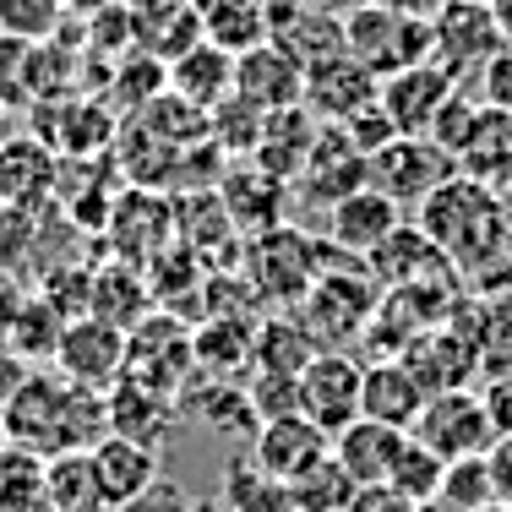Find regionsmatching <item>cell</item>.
<instances>
[{
  "instance_id": "obj_24",
  "label": "cell",
  "mask_w": 512,
  "mask_h": 512,
  "mask_svg": "<svg viewBox=\"0 0 512 512\" xmlns=\"http://www.w3.org/2000/svg\"><path fill=\"white\" fill-rule=\"evenodd\" d=\"M55 175H60V164H55L50 142L11 137L6 148H0V202L6 207H22V213L44 207L55 191Z\"/></svg>"
},
{
  "instance_id": "obj_37",
  "label": "cell",
  "mask_w": 512,
  "mask_h": 512,
  "mask_svg": "<svg viewBox=\"0 0 512 512\" xmlns=\"http://www.w3.org/2000/svg\"><path fill=\"white\" fill-rule=\"evenodd\" d=\"M485 502H496L491 469H485V453H480V458H453V463H447L442 491H436L431 507H442V512H474V507H485Z\"/></svg>"
},
{
  "instance_id": "obj_6",
  "label": "cell",
  "mask_w": 512,
  "mask_h": 512,
  "mask_svg": "<svg viewBox=\"0 0 512 512\" xmlns=\"http://www.w3.org/2000/svg\"><path fill=\"white\" fill-rule=\"evenodd\" d=\"M502 28H496L485 0H442V11L431 17V60L447 66L458 82H474L480 66L502 50Z\"/></svg>"
},
{
  "instance_id": "obj_14",
  "label": "cell",
  "mask_w": 512,
  "mask_h": 512,
  "mask_svg": "<svg viewBox=\"0 0 512 512\" xmlns=\"http://www.w3.org/2000/svg\"><path fill=\"white\" fill-rule=\"evenodd\" d=\"M398 224H404V207L376 186H355L349 197L327 207V240H333V251L349 256H371Z\"/></svg>"
},
{
  "instance_id": "obj_52",
  "label": "cell",
  "mask_w": 512,
  "mask_h": 512,
  "mask_svg": "<svg viewBox=\"0 0 512 512\" xmlns=\"http://www.w3.org/2000/svg\"><path fill=\"white\" fill-rule=\"evenodd\" d=\"M474 512H512V507H502V502H485V507H474Z\"/></svg>"
},
{
  "instance_id": "obj_28",
  "label": "cell",
  "mask_w": 512,
  "mask_h": 512,
  "mask_svg": "<svg viewBox=\"0 0 512 512\" xmlns=\"http://www.w3.org/2000/svg\"><path fill=\"white\" fill-rule=\"evenodd\" d=\"M191 349H197V371L235 376L256 355V316H207L191 327Z\"/></svg>"
},
{
  "instance_id": "obj_36",
  "label": "cell",
  "mask_w": 512,
  "mask_h": 512,
  "mask_svg": "<svg viewBox=\"0 0 512 512\" xmlns=\"http://www.w3.org/2000/svg\"><path fill=\"white\" fill-rule=\"evenodd\" d=\"M44 491H50L55 512H77V507L99 502L88 453H50V458H44Z\"/></svg>"
},
{
  "instance_id": "obj_51",
  "label": "cell",
  "mask_w": 512,
  "mask_h": 512,
  "mask_svg": "<svg viewBox=\"0 0 512 512\" xmlns=\"http://www.w3.org/2000/svg\"><path fill=\"white\" fill-rule=\"evenodd\" d=\"M11 137H17V120H11V104L0 99V148H6Z\"/></svg>"
},
{
  "instance_id": "obj_12",
  "label": "cell",
  "mask_w": 512,
  "mask_h": 512,
  "mask_svg": "<svg viewBox=\"0 0 512 512\" xmlns=\"http://www.w3.org/2000/svg\"><path fill=\"white\" fill-rule=\"evenodd\" d=\"M376 71H365L349 50L316 60L306 66V93H300V104L311 109L322 126H344V120H355L365 104H376Z\"/></svg>"
},
{
  "instance_id": "obj_25",
  "label": "cell",
  "mask_w": 512,
  "mask_h": 512,
  "mask_svg": "<svg viewBox=\"0 0 512 512\" xmlns=\"http://www.w3.org/2000/svg\"><path fill=\"white\" fill-rule=\"evenodd\" d=\"M169 93L191 99L197 109H218L229 93H235V55L202 33L186 55L169 60Z\"/></svg>"
},
{
  "instance_id": "obj_48",
  "label": "cell",
  "mask_w": 512,
  "mask_h": 512,
  "mask_svg": "<svg viewBox=\"0 0 512 512\" xmlns=\"http://www.w3.org/2000/svg\"><path fill=\"white\" fill-rule=\"evenodd\" d=\"M382 6L404 11V17H420V22H431L436 11H442V0H382Z\"/></svg>"
},
{
  "instance_id": "obj_45",
  "label": "cell",
  "mask_w": 512,
  "mask_h": 512,
  "mask_svg": "<svg viewBox=\"0 0 512 512\" xmlns=\"http://www.w3.org/2000/svg\"><path fill=\"white\" fill-rule=\"evenodd\" d=\"M22 300H28V284H22L11 267H0V344L11 338V322H17Z\"/></svg>"
},
{
  "instance_id": "obj_43",
  "label": "cell",
  "mask_w": 512,
  "mask_h": 512,
  "mask_svg": "<svg viewBox=\"0 0 512 512\" xmlns=\"http://www.w3.org/2000/svg\"><path fill=\"white\" fill-rule=\"evenodd\" d=\"M344 512H420L414 502H404V496L393 491V485H360L355 496H349Z\"/></svg>"
},
{
  "instance_id": "obj_49",
  "label": "cell",
  "mask_w": 512,
  "mask_h": 512,
  "mask_svg": "<svg viewBox=\"0 0 512 512\" xmlns=\"http://www.w3.org/2000/svg\"><path fill=\"white\" fill-rule=\"evenodd\" d=\"M491 17H496V28H502V39L512 44V0H491Z\"/></svg>"
},
{
  "instance_id": "obj_53",
  "label": "cell",
  "mask_w": 512,
  "mask_h": 512,
  "mask_svg": "<svg viewBox=\"0 0 512 512\" xmlns=\"http://www.w3.org/2000/svg\"><path fill=\"white\" fill-rule=\"evenodd\" d=\"M77 512H115V507H104V502H93V507H77Z\"/></svg>"
},
{
  "instance_id": "obj_35",
  "label": "cell",
  "mask_w": 512,
  "mask_h": 512,
  "mask_svg": "<svg viewBox=\"0 0 512 512\" xmlns=\"http://www.w3.org/2000/svg\"><path fill=\"white\" fill-rule=\"evenodd\" d=\"M442 474H447V458H436L425 442H404V453H398V463H393V474H387V485H393L404 502H414V507H431L436 502V491H442Z\"/></svg>"
},
{
  "instance_id": "obj_9",
  "label": "cell",
  "mask_w": 512,
  "mask_h": 512,
  "mask_svg": "<svg viewBox=\"0 0 512 512\" xmlns=\"http://www.w3.org/2000/svg\"><path fill=\"white\" fill-rule=\"evenodd\" d=\"M360 376L365 365L344 349H316V360L300 371V414L338 436L349 420H360Z\"/></svg>"
},
{
  "instance_id": "obj_17",
  "label": "cell",
  "mask_w": 512,
  "mask_h": 512,
  "mask_svg": "<svg viewBox=\"0 0 512 512\" xmlns=\"http://www.w3.org/2000/svg\"><path fill=\"white\" fill-rule=\"evenodd\" d=\"M88 463H93V485H99L104 507H126L131 496H142L158 480V453L153 447H137V442H126V436H115V431H104L99 442L88 447Z\"/></svg>"
},
{
  "instance_id": "obj_42",
  "label": "cell",
  "mask_w": 512,
  "mask_h": 512,
  "mask_svg": "<svg viewBox=\"0 0 512 512\" xmlns=\"http://www.w3.org/2000/svg\"><path fill=\"white\" fill-rule=\"evenodd\" d=\"M474 82H480V104L507 109V115H512V44H502V50L485 60Z\"/></svg>"
},
{
  "instance_id": "obj_54",
  "label": "cell",
  "mask_w": 512,
  "mask_h": 512,
  "mask_svg": "<svg viewBox=\"0 0 512 512\" xmlns=\"http://www.w3.org/2000/svg\"><path fill=\"white\" fill-rule=\"evenodd\" d=\"M0 442H6V404H0Z\"/></svg>"
},
{
  "instance_id": "obj_2",
  "label": "cell",
  "mask_w": 512,
  "mask_h": 512,
  "mask_svg": "<svg viewBox=\"0 0 512 512\" xmlns=\"http://www.w3.org/2000/svg\"><path fill=\"white\" fill-rule=\"evenodd\" d=\"M109 431L104 393L71 382V376L33 371L17 393L6 398V442H22L33 453H88Z\"/></svg>"
},
{
  "instance_id": "obj_39",
  "label": "cell",
  "mask_w": 512,
  "mask_h": 512,
  "mask_svg": "<svg viewBox=\"0 0 512 512\" xmlns=\"http://www.w3.org/2000/svg\"><path fill=\"white\" fill-rule=\"evenodd\" d=\"M256 420H278V414H300V376H278V371H256V382L246 387Z\"/></svg>"
},
{
  "instance_id": "obj_16",
  "label": "cell",
  "mask_w": 512,
  "mask_h": 512,
  "mask_svg": "<svg viewBox=\"0 0 512 512\" xmlns=\"http://www.w3.org/2000/svg\"><path fill=\"white\" fill-rule=\"evenodd\" d=\"M267 39L278 50H289L300 66H316V60L344 50V17L333 11H311L300 0H267Z\"/></svg>"
},
{
  "instance_id": "obj_18",
  "label": "cell",
  "mask_w": 512,
  "mask_h": 512,
  "mask_svg": "<svg viewBox=\"0 0 512 512\" xmlns=\"http://www.w3.org/2000/svg\"><path fill=\"white\" fill-rule=\"evenodd\" d=\"M404 442H409V431L360 414V420H349L344 431L333 436V458H338V469H344L355 485H387V474H393Z\"/></svg>"
},
{
  "instance_id": "obj_8",
  "label": "cell",
  "mask_w": 512,
  "mask_h": 512,
  "mask_svg": "<svg viewBox=\"0 0 512 512\" xmlns=\"http://www.w3.org/2000/svg\"><path fill=\"white\" fill-rule=\"evenodd\" d=\"M55 371L93 387V393H109L126 376V327L104 322L93 311L71 316L66 333H60V349H55Z\"/></svg>"
},
{
  "instance_id": "obj_1",
  "label": "cell",
  "mask_w": 512,
  "mask_h": 512,
  "mask_svg": "<svg viewBox=\"0 0 512 512\" xmlns=\"http://www.w3.org/2000/svg\"><path fill=\"white\" fill-rule=\"evenodd\" d=\"M414 224L469 278H480L491 262H512V229H507V213L496 202V191L458 175V169L425 191V202L414 207Z\"/></svg>"
},
{
  "instance_id": "obj_13",
  "label": "cell",
  "mask_w": 512,
  "mask_h": 512,
  "mask_svg": "<svg viewBox=\"0 0 512 512\" xmlns=\"http://www.w3.org/2000/svg\"><path fill=\"white\" fill-rule=\"evenodd\" d=\"M235 93L246 104H256L262 115L289 109V104H300V93H306V66H300L289 50H278L273 39H262V44H251V50L235 55Z\"/></svg>"
},
{
  "instance_id": "obj_21",
  "label": "cell",
  "mask_w": 512,
  "mask_h": 512,
  "mask_svg": "<svg viewBox=\"0 0 512 512\" xmlns=\"http://www.w3.org/2000/svg\"><path fill=\"white\" fill-rule=\"evenodd\" d=\"M425 387H420V376L409 371V360H371L365 365V376H360V414H371V420H382V425H398V431H409L414 425V414H420L425 404Z\"/></svg>"
},
{
  "instance_id": "obj_32",
  "label": "cell",
  "mask_w": 512,
  "mask_h": 512,
  "mask_svg": "<svg viewBox=\"0 0 512 512\" xmlns=\"http://www.w3.org/2000/svg\"><path fill=\"white\" fill-rule=\"evenodd\" d=\"M224 507L229 512H295V502H289V485L278 480V474H267L256 458L229 463V474H224Z\"/></svg>"
},
{
  "instance_id": "obj_26",
  "label": "cell",
  "mask_w": 512,
  "mask_h": 512,
  "mask_svg": "<svg viewBox=\"0 0 512 512\" xmlns=\"http://www.w3.org/2000/svg\"><path fill=\"white\" fill-rule=\"evenodd\" d=\"M202 39V11L191 0H153V6L131 11V44L158 55L169 66L175 55H186Z\"/></svg>"
},
{
  "instance_id": "obj_7",
  "label": "cell",
  "mask_w": 512,
  "mask_h": 512,
  "mask_svg": "<svg viewBox=\"0 0 512 512\" xmlns=\"http://www.w3.org/2000/svg\"><path fill=\"white\" fill-rule=\"evenodd\" d=\"M442 175H453V158L431 137H393L376 153H365V186L387 191L398 207H420Z\"/></svg>"
},
{
  "instance_id": "obj_29",
  "label": "cell",
  "mask_w": 512,
  "mask_h": 512,
  "mask_svg": "<svg viewBox=\"0 0 512 512\" xmlns=\"http://www.w3.org/2000/svg\"><path fill=\"white\" fill-rule=\"evenodd\" d=\"M316 338L306 322H295V316H267V322H256V371H278V376H300L306 365L316 360Z\"/></svg>"
},
{
  "instance_id": "obj_3",
  "label": "cell",
  "mask_w": 512,
  "mask_h": 512,
  "mask_svg": "<svg viewBox=\"0 0 512 512\" xmlns=\"http://www.w3.org/2000/svg\"><path fill=\"white\" fill-rule=\"evenodd\" d=\"M344 50L365 71L393 77V71L414 66V60H431V22L404 17V11L382 6V0H355L344 11Z\"/></svg>"
},
{
  "instance_id": "obj_11",
  "label": "cell",
  "mask_w": 512,
  "mask_h": 512,
  "mask_svg": "<svg viewBox=\"0 0 512 512\" xmlns=\"http://www.w3.org/2000/svg\"><path fill=\"white\" fill-rule=\"evenodd\" d=\"M104 414H109V431L126 436V442L137 447H153V453H164L169 436L180 431V398L164 393V387H148L137 382V376H120L115 387L104 393Z\"/></svg>"
},
{
  "instance_id": "obj_27",
  "label": "cell",
  "mask_w": 512,
  "mask_h": 512,
  "mask_svg": "<svg viewBox=\"0 0 512 512\" xmlns=\"http://www.w3.org/2000/svg\"><path fill=\"white\" fill-rule=\"evenodd\" d=\"M88 311L93 316H104V322H115V327H131V322H142V316L153 311V289H148V267H137V262H104L99 273H93V284H88Z\"/></svg>"
},
{
  "instance_id": "obj_38",
  "label": "cell",
  "mask_w": 512,
  "mask_h": 512,
  "mask_svg": "<svg viewBox=\"0 0 512 512\" xmlns=\"http://www.w3.org/2000/svg\"><path fill=\"white\" fill-rule=\"evenodd\" d=\"M66 11H71L66 0H0V33L28 39V44H44L60 28Z\"/></svg>"
},
{
  "instance_id": "obj_33",
  "label": "cell",
  "mask_w": 512,
  "mask_h": 512,
  "mask_svg": "<svg viewBox=\"0 0 512 512\" xmlns=\"http://www.w3.org/2000/svg\"><path fill=\"white\" fill-rule=\"evenodd\" d=\"M202 33L229 55L251 50L267 39V0H218L213 11H202Z\"/></svg>"
},
{
  "instance_id": "obj_40",
  "label": "cell",
  "mask_w": 512,
  "mask_h": 512,
  "mask_svg": "<svg viewBox=\"0 0 512 512\" xmlns=\"http://www.w3.org/2000/svg\"><path fill=\"white\" fill-rule=\"evenodd\" d=\"M474 115H480V99H469V93H453V99L442 104V115L431 120V131H425V137L436 142V148H442L447 158H458V148H463V137H469V126H474Z\"/></svg>"
},
{
  "instance_id": "obj_44",
  "label": "cell",
  "mask_w": 512,
  "mask_h": 512,
  "mask_svg": "<svg viewBox=\"0 0 512 512\" xmlns=\"http://www.w3.org/2000/svg\"><path fill=\"white\" fill-rule=\"evenodd\" d=\"M485 469H491L496 502L512 507V436H496V442H491V453H485Z\"/></svg>"
},
{
  "instance_id": "obj_23",
  "label": "cell",
  "mask_w": 512,
  "mask_h": 512,
  "mask_svg": "<svg viewBox=\"0 0 512 512\" xmlns=\"http://www.w3.org/2000/svg\"><path fill=\"white\" fill-rule=\"evenodd\" d=\"M300 180L311 186V197H322L333 207L338 197H349L355 186H365V153L349 142L344 126H322L306 153V164H300Z\"/></svg>"
},
{
  "instance_id": "obj_5",
  "label": "cell",
  "mask_w": 512,
  "mask_h": 512,
  "mask_svg": "<svg viewBox=\"0 0 512 512\" xmlns=\"http://www.w3.org/2000/svg\"><path fill=\"white\" fill-rule=\"evenodd\" d=\"M126 376L180 398V387L197 376V349H191V327L175 311L153 306L142 322L126 327Z\"/></svg>"
},
{
  "instance_id": "obj_31",
  "label": "cell",
  "mask_w": 512,
  "mask_h": 512,
  "mask_svg": "<svg viewBox=\"0 0 512 512\" xmlns=\"http://www.w3.org/2000/svg\"><path fill=\"white\" fill-rule=\"evenodd\" d=\"M60 333H66V316H60L50 300L39 295V289H28V300H22L17 322H11L6 349H17V355L28 360V365H44V360H55Z\"/></svg>"
},
{
  "instance_id": "obj_10",
  "label": "cell",
  "mask_w": 512,
  "mask_h": 512,
  "mask_svg": "<svg viewBox=\"0 0 512 512\" xmlns=\"http://www.w3.org/2000/svg\"><path fill=\"white\" fill-rule=\"evenodd\" d=\"M463 82L436 60H414V66L393 71V77L376 82V104L387 109V120L398 126V137H425L431 120L442 115V104L453 99Z\"/></svg>"
},
{
  "instance_id": "obj_46",
  "label": "cell",
  "mask_w": 512,
  "mask_h": 512,
  "mask_svg": "<svg viewBox=\"0 0 512 512\" xmlns=\"http://www.w3.org/2000/svg\"><path fill=\"white\" fill-rule=\"evenodd\" d=\"M480 398H485V409H491V420H496V436H512V371L496 376Z\"/></svg>"
},
{
  "instance_id": "obj_22",
  "label": "cell",
  "mask_w": 512,
  "mask_h": 512,
  "mask_svg": "<svg viewBox=\"0 0 512 512\" xmlns=\"http://www.w3.org/2000/svg\"><path fill=\"white\" fill-rule=\"evenodd\" d=\"M180 414H197L207 431L240 436V442H251L256 425H262L251 409V393L235 387L229 376H191V382L180 387Z\"/></svg>"
},
{
  "instance_id": "obj_34",
  "label": "cell",
  "mask_w": 512,
  "mask_h": 512,
  "mask_svg": "<svg viewBox=\"0 0 512 512\" xmlns=\"http://www.w3.org/2000/svg\"><path fill=\"white\" fill-rule=\"evenodd\" d=\"M355 491H360V485L338 469L333 453H327L322 463H311L306 474H295V480H289V502H295V512H344Z\"/></svg>"
},
{
  "instance_id": "obj_19",
  "label": "cell",
  "mask_w": 512,
  "mask_h": 512,
  "mask_svg": "<svg viewBox=\"0 0 512 512\" xmlns=\"http://www.w3.org/2000/svg\"><path fill=\"white\" fill-rule=\"evenodd\" d=\"M148 197H153L148 186L126 191V197L115 202V213H109V224H104L109 229V251H115L120 262H137V267H148L158 251H169V224H175L169 202H158L153 218H142L148 213Z\"/></svg>"
},
{
  "instance_id": "obj_50",
  "label": "cell",
  "mask_w": 512,
  "mask_h": 512,
  "mask_svg": "<svg viewBox=\"0 0 512 512\" xmlns=\"http://www.w3.org/2000/svg\"><path fill=\"white\" fill-rule=\"evenodd\" d=\"M300 6H311V11H333V17H344L355 0H300Z\"/></svg>"
},
{
  "instance_id": "obj_4",
  "label": "cell",
  "mask_w": 512,
  "mask_h": 512,
  "mask_svg": "<svg viewBox=\"0 0 512 512\" xmlns=\"http://www.w3.org/2000/svg\"><path fill=\"white\" fill-rule=\"evenodd\" d=\"M414 442H425L436 458H480L491 453L496 442V420L491 409H485L480 393H469V387H442V393H431L420 404V414H414L409 425Z\"/></svg>"
},
{
  "instance_id": "obj_41",
  "label": "cell",
  "mask_w": 512,
  "mask_h": 512,
  "mask_svg": "<svg viewBox=\"0 0 512 512\" xmlns=\"http://www.w3.org/2000/svg\"><path fill=\"white\" fill-rule=\"evenodd\" d=\"M115 512H213V507H207L197 491H186V485H175V480H164V474H158L148 491L131 496V502L115 507Z\"/></svg>"
},
{
  "instance_id": "obj_47",
  "label": "cell",
  "mask_w": 512,
  "mask_h": 512,
  "mask_svg": "<svg viewBox=\"0 0 512 512\" xmlns=\"http://www.w3.org/2000/svg\"><path fill=\"white\" fill-rule=\"evenodd\" d=\"M33 371H39V365H28V360L17 355V349H6V344H0V404H6V398L17 393V387L28 382Z\"/></svg>"
},
{
  "instance_id": "obj_20",
  "label": "cell",
  "mask_w": 512,
  "mask_h": 512,
  "mask_svg": "<svg viewBox=\"0 0 512 512\" xmlns=\"http://www.w3.org/2000/svg\"><path fill=\"white\" fill-rule=\"evenodd\" d=\"M453 169L469 180H480V186H491V191L512 186V115L507 109L480 104V115H474L469 137H463V148L453 158Z\"/></svg>"
},
{
  "instance_id": "obj_30",
  "label": "cell",
  "mask_w": 512,
  "mask_h": 512,
  "mask_svg": "<svg viewBox=\"0 0 512 512\" xmlns=\"http://www.w3.org/2000/svg\"><path fill=\"white\" fill-rule=\"evenodd\" d=\"M0 512H55L44 491V453L22 442H0Z\"/></svg>"
},
{
  "instance_id": "obj_15",
  "label": "cell",
  "mask_w": 512,
  "mask_h": 512,
  "mask_svg": "<svg viewBox=\"0 0 512 512\" xmlns=\"http://www.w3.org/2000/svg\"><path fill=\"white\" fill-rule=\"evenodd\" d=\"M333 453V436L322 431V425H311L306 414H278V420H262L251 436V458L262 463L267 474H278V480H295V474H306L311 463H322Z\"/></svg>"
},
{
  "instance_id": "obj_55",
  "label": "cell",
  "mask_w": 512,
  "mask_h": 512,
  "mask_svg": "<svg viewBox=\"0 0 512 512\" xmlns=\"http://www.w3.org/2000/svg\"><path fill=\"white\" fill-rule=\"evenodd\" d=\"M485 6H491V0H485Z\"/></svg>"
}]
</instances>
